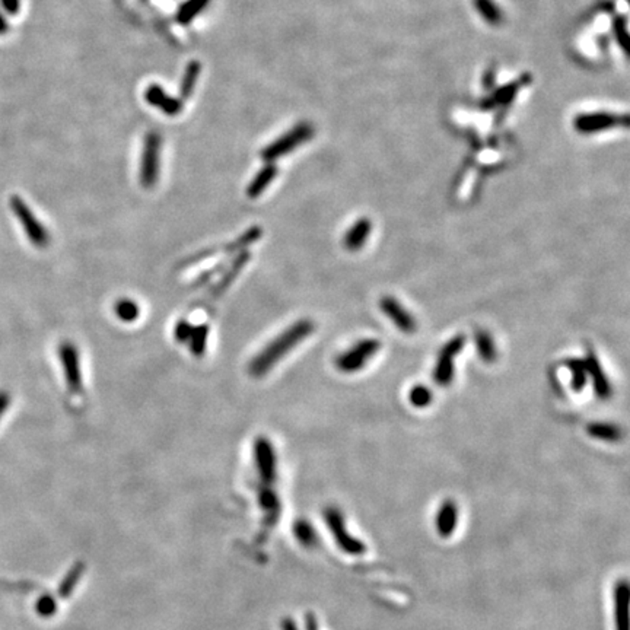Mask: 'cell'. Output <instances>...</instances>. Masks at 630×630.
Instances as JSON below:
<instances>
[{
    "instance_id": "4dcf8cb0",
    "label": "cell",
    "mask_w": 630,
    "mask_h": 630,
    "mask_svg": "<svg viewBox=\"0 0 630 630\" xmlns=\"http://www.w3.org/2000/svg\"><path fill=\"white\" fill-rule=\"evenodd\" d=\"M283 629H285V630H298V629H296V624H295L293 621H291V620H286V621H285ZM307 630H318V621H317V617L313 616V614H308V616H307Z\"/></svg>"
},
{
    "instance_id": "ba28073f",
    "label": "cell",
    "mask_w": 630,
    "mask_h": 630,
    "mask_svg": "<svg viewBox=\"0 0 630 630\" xmlns=\"http://www.w3.org/2000/svg\"><path fill=\"white\" fill-rule=\"evenodd\" d=\"M464 336L452 337L441 350L434 378L438 386L446 387L454 378V359H456L464 347Z\"/></svg>"
},
{
    "instance_id": "1f68e13d",
    "label": "cell",
    "mask_w": 630,
    "mask_h": 630,
    "mask_svg": "<svg viewBox=\"0 0 630 630\" xmlns=\"http://www.w3.org/2000/svg\"><path fill=\"white\" fill-rule=\"evenodd\" d=\"M2 8L9 15H18L21 9V0H0Z\"/></svg>"
},
{
    "instance_id": "f546056e",
    "label": "cell",
    "mask_w": 630,
    "mask_h": 630,
    "mask_svg": "<svg viewBox=\"0 0 630 630\" xmlns=\"http://www.w3.org/2000/svg\"><path fill=\"white\" fill-rule=\"evenodd\" d=\"M193 332V324L187 320H180L174 327V337L179 343H187Z\"/></svg>"
},
{
    "instance_id": "cb8c5ba5",
    "label": "cell",
    "mask_w": 630,
    "mask_h": 630,
    "mask_svg": "<svg viewBox=\"0 0 630 630\" xmlns=\"http://www.w3.org/2000/svg\"><path fill=\"white\" fill-rule=\"evenodd\" d=\"M114 314L123 322H135L140 317V308L136 300L129 298H121L116 300Z\"/></svg>"
},
{
    "instance_id": "d6986e66",
    "label": "cell",
    "mask_w": 630,
    "mask_h": 630,
    "mask_svg": "<svg viewBox=\"0 0 630 630\" xmlns=\"http://www.w3.org/2000/svg\"><path fill=\"white\" fill-rule=\"evenodd\" d=\"M210 4V0H186L175 13V19L183 27L190 25L198 15H201Z\"/></svg>"
},
{
    "instance_id": "d4e9b609",
    "label": "cell",
    "mask_w": 630,
    "mask_h": 630,
    "mask_svg": "<svg viewBox=\"0 0 630 630\" xmlns=\"http://www.w3.org/2000/svg\"><path fill=\"white\" fill-rule=\"evenodd\" d=\"M565 365L568 366V369L572 373L570 378V387L573 391L579 393L581 391L588 380V373H587V368H585V362L583 359H568L565 362Z\"/></svg>"
},
{
    "instance_id": "d6a6232c",
    "label": "cell",
    "mask_w": 630,
    "mask_h": 630,
    "mask_svg": "<svg viewBox=\"0 0 630 630\" xmlns=\"http://www.w3.org/2000/svg\"><path fill=\"white\" fill-rule=\"evenodd\" d=\"M9 403H11V395L6 391H0V419H2V416L8 410Z\"/></svg>"
},
{
    "instance_id": "30bf717a",
    "label": "cell",
    "mask_w": 630,
    "mask_h": 630,
    "mask_svg": "<svg viewBox=\"0 0 630 630\" xmlns=\"http://www.w3.org/2000/svg\"><path fill=\"white\" fill-rule=\"evenodd\" d=\"M253 452L257 471L263 478V482L269 485L273 483L276 478V452L270 439H267L266 437H259L254 441Z\"/></svg>"
},
{
    "instance_id": "ffe728a7",
    "label": "cell",
    "mask_w": 630,
    "mask_h": 630,
    "mask_svg": "<svg viewBox=\"0 0 630 630\" xmlns=\"http://www.w3.org/2000/svg\"><path fill=\"white\" fill-rule=\"evenodd\" d=\"M201 73V63L198 60H191L184 70V74L180 84V99L187 101L194 92V88L197 85V81Z\"/></svg>"
},
{
    "instance_id": "2e32d148",
    "label": "cell",
    "mask_w": 630,
    "mask_h": 630,
    "mask_svg": "<svg viewBox=\"0 0 630 630\" xmlns=\"http://www.w3.org/2000/svg\"><path fill=\"white\" fill-rule=\"evenodd\" d=\"M277 172H279V169H277V167L273 162H266V165L254 175V179L249 181L245 191L247 196L249 198L260 197L266 191V189L273 183Z\"/></svg>"
},
{
    "instance_id": "7c38bea8",
    "label": "cell",
    "mask_w": 630,
    "mask_h": 630,
    "mask_svg": "<svg viewBox=\"0 0 630 630\" xmlns=\"http://www.w3.org/2000/svg\"><path fill=\"white\" fill-rule=\"evenodd\" d=\"M381 311L395 324L397 329L403 333H415L416 332V321L413 315L403 308V305L395 298L384 296L380 300Z\"/></svg>"
},
{
    "instance_id": "277c9868",
    "label": "cell",
    "mask_w": 630,
    "mask_h": 630,
    "mask_svg": "<svg viewBox=\"0 0 630 630\" xmlns=\"http://www.w3.org/2000/svg\"><path fill=\"white\" fill-rule=\"evenodd\" d=\"M9 205L18 218L22 228L27 232L28 240L31 244L37 248H45L50 244V232L44 228L43 223L38 220V218L34 215L31 208L25 203V201L19 196H11Z\"/></svg>"
},
{
    "instance_id": "4316f807",
    "label": "cell",
    "mask_w": 630,
    "mask_h": 630,
    "mask_svg": "<svg viewBox=\"0 0 630 630\" xmlns=\"http://www.w3.org/2000/svg\"><path fill=\"white\" fill-rule=\"evenodd\" d=\"M476 346L480 358L486 364H493L496 359V346L492 339V336L486 332H477L476 333Z\"/></svg>"
},
{
    "instance_id": "9c48e42d",
    "label": "cell",
    "mask_w": 630,
    "mask_h": 630,
    "mask_svg": "<svg viewBox=\"0 0 630 630\" xmlns=\"http://www.w3.org/2000/svg\"><path fill=\"white\" fill-rule=\"evenodd\" d=\"M620 124V117L609 111H591L578 114L573 120V128L583 135H594L610 130Z\"/></svg>"
},
{
    "instance_id": "3957f363",
    "label": "cell",
    "mask_w": 630,
    "mask_h": 630,
    "mask_svg": "<svg viewBox=\"0 0 630 630\" xmlns=\"http://www.w3.org/2000/svg\"><path fill=\"white\" fill-rule=\"evenodd\" d=\"M162 137L158 132H149L143 142L139 167V181L143 189H154L159 179Z\"/></svg>"
},
{
    "instance_id": "8992f818",
    "label": "cell",
    "mask_w": 630,
    "mask_h": 630,
    "mask_svg": "<svg viewBox=\"0 0 630 630\" xmlns=\"http://www.w3.org/2000/svg\"><path fill=\"white\" fill-rule=\"evenodd\" d=\"M59 356L62 361L67 390L72 394L84 393V378L81 371L78 347L72 342H63L59 346Z\"/></svg>"
},
{
    "instance_id": "83f0119b",
    "label": "cell",
    "mask_w": 630,
    "mask_h": 630,
    "mask_svg": "<svg viewBox=\"0 0 630 630\" xmlns=\"http://www.w3.org/2000/svg\"><path fill=\"white\" fill-rule=\"evenodd\" d=\"M410 403L415 407H426L432 401V393L431 390L424 386H416L410 391Z\"/></svg>"
},
{
    "instance_id": "e0dca14e",
    "label": "cell",
    "mask_w": 630,
    "mask_h": 630,
    "mask_svg": "<svg viewBox=\"0 0 630 630\" xmlns=\"http://www.w3.org/2000/svg\"><path fill=\"white\" fill-rule=\"evenodd\" d=\"M372 230L371 220L368 218H362L359 219L351 228L347 231L346 237H344V247L349 251H358L364 247V244L366 242L369 234Z\"/></svg>"
},
{
    "instance_id": "836d02e7",
    "label": "cell",
    "mask_w": 630,
    "mask_h": 630,
    "mask_svg": "<svg viewBox=\"0 0 630 630\" xmlns=\"http://www.w3.org/2000/svg\"><path fill=\"white\" fill-rule=\"evenodd\" d=\"M9 31V23L5 18V15L0 12V35H5Z\"/></svg>"
},
{
    "instance_id": "7a4b0ae2",
    "label": "cell",
    "mask_w": 630,
    "mask_h": 630,
    "mask_svg": "<svg viewBox=\"0 0 630 630\" xmlns=\"http://www.w3.org/2000/svg\"><path fill=\"white\" fill-rule=\"evenodd\" d=\"M314 136V125L308 121H300L295 124L291 130H288L281 137L273 140L261 150V158L264 162H274L276 159L283 158L293 152L295 149L310 142Z\"/></svg>"
},
{
    "instance_id": "5bb4252c",
    "label": "cell",
    "mask_w": 630,
    "mask_h": 630,
    "mask_svg": "<svg viewBox=\"0 0 630 630\" xmlns=\"http://www.w3.org/2000/svg\"><path fill=\"white\" fill-rule=\"evenodd\" d=\"M459 524V505L452 499H446L441 503L437 512V531L442 539H449L457 530Z\"/></svg>"
},
{
    "instance_id": "52a82bcc",
    "label": "cell",
    "mask_w": 630,
    "mask_h": 630,
    "mask_svg": "<svg viewBox=\"0 0 630 630\" xmlns=\"http://www.w3.org/2000/svg\"><path fill=\"white\" fill-rule=\"evenodd\" d=\"M380 346L381 343L375 339H365L339 356L336 365L343 372H355L365 366L366 361L380 350Z\"/></svg>"
},
{
    "instance_id": "7402d4cb",
    "label": "cell",
    "mask_w": 630,
    "mask_h": 630,
    "mask_svg": "<svg viewBox=\"0 0 630 630\" xmlns=\"http://www.w3.org/2000/svg\"><path fill=\"white\" fill-rule=\"evenodd\" d=\"M473 6L489 25H499L503 21V13L495 0H473Z\"/></svg>"
},
{
    "instance_id": "603a6c76",
    "label": "cell",
    "mask_w": 630,
    "mask_h": 630,
    "mask_svg": "<svg viewBox=\"0 0 630 630\" xmlns=\"http://www.w3.org/2000/svg\"><path fill=\"white\" fill-rule=\"evenodd\" d=\"M588 434L595 439L606 442H616L621 438V429L612 423H591L588 426Z\"/></svg>"
},
{
    "instance_id": "9a60e30c",
    "label": "cell",
    "mask_w": 630,
    "mask_h": 630,
    "mask_svg": "<svg viewBox=\"0 0 630 630\" xmlns=\"http://www.w3.org/2000/svg\"><path fill=\"white\" fill-rule=\"evenodd\" d=\"M614 629L629 630V600L630 590L627 581H619L614 587Z\"/></svg>"
},
{
    "instance_id": "6da1fadb",
    "label": "cell",
    "mask_w": 630,
    "mask_h": 630,
    "mask_svg": "<svg viewBox=\"0 0 630 630\" xmlns=\"http://www.w3.org/2000/svg\"><path fill=\"white\" fill-rule=\"evenodd\" d=\"M315 329L311 320H299L270 342L257 356L249 362L248 371L253 378H263L279 364L292 349L304 342Z\"/></svg>"
},
{
    "instance_id": "ac0fdd59",
    "label": "cell",
    "mask_w": 630,
    "mask_h": 630,
    "mask_svg": "<svg viewBox=\"0 0 630 630\" xmlns=\"http://www.w3.org/2000/svg\"><path fill=\"white\" fill-rule=\"evenodd\" d=\"M249 257H251V254H249V251H245V249H242L241 253L238 254V257H235L234 259V263H232V266L225 271V274H223V277L220 279V282L216 285V288L213 289V293H212V296L213 298H218V296H220L222 293H223V291L225 289H228L234 282H235V279H237V276L241 273V270H242V267L249 261Z\"/></svg>"
},
{
    "instance_id": "f1b7e54d",
    "label": "cell",
    "mask_w": 630,
    "mask_h": 630,
    "mask_svg": "<svg viewBox=\"0 0 630 630\" xmlns=\"http://www.w3.org/2000/svg\"><path fill=\"white\" fill-rule=\"evenodd\" d=\"M295 534H296L298 540H299L302 544H305V546H311V544H314V541H315V533H314L313 527H311L308 522H299V524H296Z\"/></svg>"
},
{
    "instance_id": "5b68a950",
    "label": "cell",
    "mask_w": 630,
    "mask_h": 630,
    "mask_svg": "<svg viewBox=\"0 0 630 630\" xmlns=\"http://www.w3.org/2000/svg\"><path fill=\"white\" fill-rule=\"evenodd\" d=\"M324 519L325 524L329 525L330 531L342 551L350 554V556H362L366 551V546L364 541L355 539L354 536L347 533L344 518L339 510L327 508L324 511Z\"/></svg>"
},
{
    "instance_id": "44dd1931",
    "label": "cell",
    "mask_w": 630,
    "mask_h": 630,
    "mask_svg": "<svg viewBox=\"0 0 630 630\" xmlns=\"http://www.w3.org/2000/svg\"><path fill=\"white\" fill-rule=\"evenodd\" d=\"M209 332H210V329H209L208 324L193 325V332L189 339V344H190V351L196 358H201L205 355Z\"/></svg>"
},
{
    "instance_id": "4fadbf2b",
    "label": "cell",
    "mask_w": 630,
    "mask_h": 630,
    "mask_svg": "<svg viewBox=\"0 0 630 630\" xmlns=\"http://www.w3.org/2000/svg\"><path fill=\"white\" fill-rule=\"evenodd\" d=\"M585 362V368H587V373L592 380V386H594V391L597 393V395L602 400L610 398L613 388L612 384L609 381V378L604 373V369L597 358V355L594 354L592 350H588V355Z\"/></svg>"
},
{
    "instance_id": "484cf974",
    "label": "cell",
    "mask_w": 630,
    "mask_h": 630,
    "mask_svg": "<svg viewBox=\"0 0 630 630\" xmlns=\"http://www.w3.org/2000/svg\"><path fill=\"white\" fill-rule=\"evenodd\" d=\"M261 235H263V230L260 228V226H253V228H249L242 235H240L234 242L226 245L223 248V251L228 254H234V253H237V251H242L245 247L257 242L261 238Z\"/></svg>"
},
{
    "instance_id": "8fae6325",
    "label": "cell",
    "mask_w": 630,
    "mask_h": 630,
    "mask_svg": "<svg viewBox=\"0 0 630 630\" xmlns=\"http://www.w3.org/2000/svg\"><path fill=\"white\" fill-rule=\"evenodd\" d=\"M145 99L149 106L158 108L161 113L175 117L179 116L184 108V101L179 96H171L161 85H150L145 91Z\"/></svg>"
}]
</instances>
